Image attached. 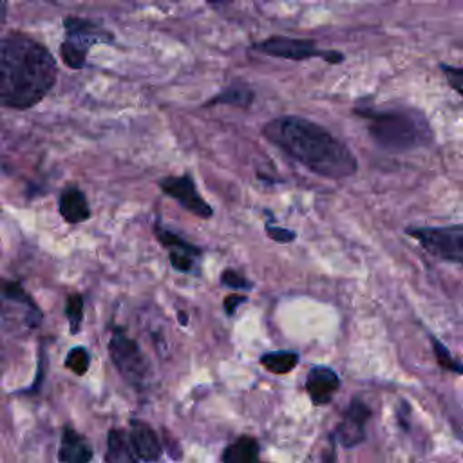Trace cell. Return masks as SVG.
Returning <instances> with one entry per match:
<instances>
[{
  "mask_svg": "<svg viewBox=\"0 0 463 463\" xmlns=\"http://www.w3.org/2000/svg\"><path fill=\"white\" fill-rule=\"evenodd\" d=\"M168 259L174 269L177 271H190L194 268V257L188 253H179V251H168Z\"/></svg>",
  "mask_w": 463,
  "mask_h": 463,
  "instance_id": "484cf974",
  "label": "cell"
},
{
  "mask_svg": "<svg viewBox=\"0 0 463 463\" xmlns=\"http://www.w3.org/2000/svg\"><path fill=\"white\" fill-rule=\"evenodd\" d=\"M130 445L143 461H157L163 452L157 434L141 420H130Z\"/></svg>",
  "mask_w": 463,
  "mask_h": 463,
  "instance_id": "7c38bea8",
  "label": "cell"
},
{
  "mask_svg": "<svg viewBox=\"0 0 463 463\" xmlns=\"http://www.w3.org/2000/svg\"><path fill=\"white\" fill-rule=\"evenodd\" d=\"M154 233L157 237V241L161 242V246H165L168 251H179V253H188L192 257L199 255V248H195L194 244L186 242L184 239H181L179 235H175L170 230H165L161 226H154Z\"/></svg>",
  "mask_w": 463,
  "mask_h": 463,
  "instance_id": "d6986e66",
  "label": "cell"
},
{
  "mask_svg": "<svg viewBox=\"0 0 463 463\" xmlns=\"http://www.w3.org/2000/svg\"><path fill=\"white\" fill-rule=\"evenodd\" d=\"M60 54H61V60H63L71 69H81V67H85L87 52L81 51L80 47H76L74 43H71L69 40H63V42L60 43Z\"/></svg>",
  "mask_w": 463,
  "mask_h": 463,
  "instance_id": "603a6c76",
  "label": "cell"
},
{
  "mask_svg": "<svg viewBox=\"0 0 463 463\" xmlns=\"http://www.w3.org/2000/svg\"><path fill=\"white\" fill-rule=\"evenodd\" d=\"M89 362H90V356H89L87 349L81 347V345H76V347H72V349L67 353L63 364H65V367L71 369L74 374L81 376V374L87 373Z\"/></svg>",
  "mask_w": 463,
  "mask_h": 463,
  "instance_id": "44dd1931",
  "label": "cell"
},
{
  "mask_svg": "<svg viewBox=\"0 0 463 463\" xmlns=\"http://www.w3.org/2000/svg\"><path fill=\"white\" fill-rule=\"evenodd\" d=\"M109 354L119 374L136 389H143L152 374L150 364L139 345L125 335L123 329L114 327L109 340Z\"/></svg>",
  "mask_w": 463,
  "mask_h": 463,
  "instance_id": "277c9868",
  "label": "cell"
},
{
  "mask_svg": "<svg viewBox=\"0 0 463 463\" xmlns=\"http://www.w3.org/2000/svg\"><path fill=\"white\" fill-rule=\"evenodd\" d=\"M264 137L307 170L327 179H344L358 170L353 152L318 123L300 116H280L262 127Z\"/></svg>",
  "mask_w": 463,
  "mask_h": 463,
  "instance_id": "6da1fadb",
  "label": "cell"
},
{
  "mask_svg": "<svg viewBox=\"0 0 463 463\" xmlns=\"http://www.w3.org/2000/svg\"><path fill=\"white\" fill-rule=\"evenodd\" d=\"M298 354L293 351H271L260 356V365L273 374H286L295 369Z\"/></svg>",
  "mask_w": 463,
  "mask_h": 463,
  "instance_id": "ac0fdd59",
  "label": "cell"
},
{
  "mask_svg": "<svg viewBox=\"0 0 463 463\" xmlns=\"http://www.w3.org/2000/svg\"><path fill=\"white\" fill-rule=\"evenodd\" d=\"M241 302H246V297H244V295H239V293H232V295L224 297V300H222L224 311H226L228 315H233L235 307H237Z\"/></svg>",
  "mask_w": 463,
  "mask_h": 463,
  "instance_id": "83f0119b",
  "label": "cell"
},
{
  "mask_svg": "<svg viewBox=\"0 0 463 463\" xmlns=\"http://www.w3.org/2000/svg\"><path fill=\"white\" fill-rule=\"evenodd\" d=\"M340 387L338 374L326 367V365H315L306 378V391L315 405H326L331 402L333 394Z\"/></svg>",
  "mask_w": 463,
  "mask_h": 463,
  "instance_id": "8fae6325",
  "label": "cell"
},
{
  "mask_svg": "<svg viewBox=\"0 0 463 463\" xmlns=\"http://www.w3.org/2000/svg\"><path fill=\"white\" fill-rule=\"evenodd\" d=\"M407 233L414 237L430 255L463 264V224L409 228Z\"/></svg>",
  "mask_w": 463,
  "mask_h": 463,
  "instance_id": "5b68a950",
  "label": "cell"
},
{
  "mask_svg": "<svg viewBox=\"0 0 463 463\" xmlns=\"http://www.w3.org/2000/svg\"><path fill=\"white\" fill-rule=\"evenodd\" d=\"M266 233L271 241L275 242H291L295 241L297 233L293 230L288 228H280V226H273V224H266Z\"/></svg>",
  "mask_w": 463,
  "mask_h": 463,
  "instance_id": "4316f807",
  "label": "cell"
},
{
  "mask_svg": "<svg viewBox=\"0 0 463 463\" xmlns=\"http://www.w3.org/2000/svg\"><path fill=\"white\" fill-rule=\"evenodd\" d=\"M56 61L40 42L14 34L0 40V105L29 109L54 87Z\"/></svg>",
  "mask_w": 463,
  "mask_h": 463,
  "instance_id": "7a4b0ae2",
  "label": "cell"
},
{
  "mask_svg": "<svg viewBox=\"0 0 463 463\" xmlns=\"http://www.w3.org/2000/svg\"><path fill=\"white\" fill-rule=\"evenodd\" d=\"M0 313L4 317L20 315L25 327H38L42 322V311L25 289L14 280L0 279Z\"/></svg>",
  "mask_w": 463,
  "mask_h": 463,
  "instance_id": "52a82bcc",
  "label": "cell"
},
{
  "mask_svg": "<svg viewBox=\"0 0 463 463\" xmlns=\"http://www.w3.org/2000/svg\"><path fill=\"white\" fill-rule=\"evenodd\" d=\"M58 459L60 463H89L92 459V449L80 432L65 427L61 432Z\"/></svg>",
  "mask_w": 463,
  "mask_h": 463,
  "instance_id": "4fadbf2b",
  "label": "cell"
},
{
  "mask_svg": "<svg viewBox=\"0 0 463 463\" xmlns=\"http://www.w3.org/2000/svg\"><path fill=\"white\" fill-rule=\"evenodd\" d=\"M5 14H7V0H0V25L5 20Z\"/></svg>",
  "mask_w": 463,
  "mask_h": 463,
  "instance_id": "f1b7e54d",
  "label": "cell"
},
{
  "mask_svg": "<svg viewBox=\"0 0 463 463\" xmlns=\"http://www.w3.org/2000/svg\"><path fill=\"white\" fill-rule=\"evenodd\" d=\"M177 320H179L181 326H186V324H188V315H186L184 311H179V313H177Z\"/></svg>",
  "mask_w": 463,
  "mask_h": 463,
  "instance_id": "4dcf8cb0",
  "label": "cell"
},
{
  "mask_svg": "<svg viewBox=\"0 0 463 463\" xmlns=\"http://www.w3.org/2000/svg\"><path fill=\"white\" fill-rule=\"evenodd\" d=\"M253 49L264 52L268 56L302 61L307 58H324L329 63H338L344 56L336 51H322L311 40H298V38H286V36H271L259 43H253Z\"/></svg>",
  "mask_w": 463,
  "mask_h": 463,
  "instance_id": "8992f818",
  "label": "cell"
},
{
  "mask_svg": "<svg viewBox=\"0 0 463 463\" xmlns=\"http://www.w3.org/2000/svg\"><path fill=\"white\" fill-rule=\"evenodd\" d=\"M222 463H259V443L251 436H241L222 452Z\"/></svg>",
  "mask_w": 463,
  "mask_h": 463,
  "instance_id": "2e32d148",
  "label": "cell"
},
{
  "mask_svg": "<svg viewBox=\"0 0 463 463\" xmlns=\"http://www.w3.org/2000/svg\"><path fill=\"white\" fill-rule=\"evenodd\" d=\"M134 454L125 432L112 429L107 436V463H137Z\"/></svg>",
  "mask_w": 463,
  "mask_h": 463,
  "instance_id": "e0dca14e",
  "label": "cell"
},
{
  "mask_svg": "<svg viewBox=\"0 0 463 463\" xmlns=\"http://www.w3.org/2000/svg\"><path fill=\"white\" fill-rule=\"evenodd\" d=\"M430 344H432V351L436 354V360L438 364L447 369V371H452V373H458V374H463V364L458 362L450 351L438 340V338H430Z\"/></svg>",
  "mask_w": 463,
  "mask_h": 463,
  "instance_id": "7402d4cb",
  "label": "cell"
},
{
  "mask_svg": "<svg viewBox=\"0 0 463 463\" xmlns=\"http://www.w3.org/2000/svg\"><path fill=\"white\" fill-rule=\"evenodd\" d=\"M441 71L449 81V85L463 96V69L459 67H450V65H441Z\"/></svg>",
  "mask_w": 463,
  "mask_h": 463,
  "instance_id": "d4e9b609",
  "label": "cell"
},
{
  "mask_svg": "<svg viewBox=\"0 0 463 463\" xmlns=\"http://www.w3.org/2000/svg\"><path fill=\"white\" fill-rule=\"evenodd\" d=\"M65 317L69 320L71 333L76 335L80 331L81 320H83V297L80 293L69 295V298L65 302Z\"/></svg>",
  "mask_w": 463,
  "mask_h": 463,
  "instance_id": "ffe728a7",
  "label": "cell"
},
{
  "mask_svg": "<svg viewBox=\"0 0 463 463\" xmlns=\"http://www.w3.org/2000/svg\"><path fill=\"white\" fill-rule=\"evenodd\" d=\"M255 94L244 81H233L221 92H217L213 98H210L204 107H215V105H233L241 109H248L253 101Z\"/></svg>",
  "mask_w": 463,
  "mask_h": 463,
  "instance_id": "9a60e30c",
  "label": "cell"
},
{
  "mask_svg": "<svg viewBox=\"0 0 463 463\" xmlns=\"http://www.w3.org/2000/svg\"><path fill=\"white\" fill-rule=\"evenodd\" d=\"M159 188L163 194L175 199L183 208H186L194 215L203 217V219H208L213 215L212 206L197 192L192 175L183 174V175L163 177V179H159Z\"/></svg>",
  "mask_w": 463,
  "mask_h": 463,
  "instance_id": "ba28073f",
  "label": "cell"
},
{
  "mask_svg": "<svg viewBox=\"0 0 463 463\" xmlns=\"http://www.w3.org/2000/svg\"><path fill=\"white\" fill-rule=\"evenodd\" d=\"M367 121V130L376 145L391 152H407L423 145H429L432 139L427 121L407 110H362L354 109Z\"/></svg>",
  "mask_w": 463,
  "mask_h": 463,
  "instance_id": "3957f363",
  "label": "cell"
},
{
  "mask_svg": "<svg viewBox=\"0 0 463 463\" xmlns=\"http://www.w3.org/2000/svg\"><path fill=\"white\" fill-rule=\"evenodd\" d=\"M221 282L228 288H233V289H250L251 288V282L248 279H244L241 273L233 271V269H226L222 271L221 275Z\"/></svg>",
  "mask_w": 463,
  "mask_h": 463,
  "instance_id": "cb8c5ba5",
  "label": "cell"
},
{
  "mask_svg": "<svg viewBox=\"0 0 463 463\" xmlns=\"http://www.w3.org/2000/svg\"><path fill=\"white\" fill-rule=\"evenodd\" d=\"M58 208H60V215L71 224H80V222H83L90 217V208H89L87 197L76 186L65 188L61 192L60 201H58Z\"/></svg>",
  "mask_w": 463,
  "mask_h": 463,
  "instance_id": "5bb4252c",
  "label": "cell"
},
{
  "mask_svg": "<svg viewBox=\"0 0 463 463\" xmlns=\"http://www.w3.org/2000/svg\"><path fill=\"white\" fill-rule=\"evenodd\" d=\"M63 29L67 33V38L76 47L89 52V47L94 43H112L114 36L112 33L105 31L101 25H98L92 20L78 18V16H65L63 18Z\"/></svg>",
  "mask_w": 463,
  "mask_h": 463,
  "instance_id": "9c48e42d",
  "label": "cell"
},
{
  "mask_svg": "<svg viewBox=\"0 0 463 463\" xmlns=\"http://www.w3.org/2000/svg\"><path fill=\"white\" fill-rule=\"evenodd\" d=\"M324 463H336V456H335V450H329V452L324 456Z\"/></svg>",
  "mask_w": 463,
  "mask_h": 463,
  "instance_id": "f546056e",
  "label": "cell"
},
{
  "mask_svg": "<svg viewBox=\"0 0 463 463\" xmlns=\"http://www.w3.org/2000/svg\"><path fill=\"white\" fill-rule=\"evenodd\" d=\"M371 416V409L360 402V400H353L345 418L340 421V425L335 430V438L340 441L342 447L351 449L356 447L358 443L364 441L365 438V423Z\"/></svg>",
  "mask_w": 463,
  "mask_h": 463,
  "instance_id": "30bf717a",
  "label": "cell"
}]
</instances>
